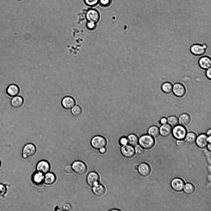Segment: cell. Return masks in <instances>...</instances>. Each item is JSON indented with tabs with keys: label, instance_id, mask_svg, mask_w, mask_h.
<instances>
[{
	"label": "cell",
	"instance_id": "1",
	"mask_svg": "<svg viewBox=\"0 0 211 211\" xmlns=\"http://www.w3.org/2000/svg\"><path fill=\"white\" fill-rule=\"evenodd\" d=\"M140 145L146 149H150L154 146L155 144L153 137L148 134H144L141 136L138 140Z\"/></svg>",
	"mask_w": 211,
	"mask_h": 211
},
{
	"label": "cell",
	"instance_id": "2",
	"mask_svg": "<svg viewBox=\"0 0 211 211\" xmlns=\"http://www.w3.org/2000/svg\"><path fill=\"white\" fill-rule=\"evenodd\" d=\"M171 133L174 137L176 139H184L187 134L186 129L183 125H177L174 127Z\"/></svg>",
	"mask_w": 211,
	"mask_h": 211
},
{
	"label": "cell",
	"instance_id": "3",
	"mask_svg": "<svg viewBox=\"0 0 211 211\" xmlns=\"http://www.w3.org/2000/svg\"><path fill=\"white\" fill-rule=\"evenodd\" d=\"M36 152V148L33 144L29 143L23 147L22 152L23 158L24 159H28L33 157Z\"/></svg>",
	"mask_w": 211,
	"mask_h": 211
},
{
	"label": "cell",
	"instance_id": "4",
	"mask_svg": "<svg viewBox=\"0 0 211 211\" xmlns=\"http://www.w3.org/2000/svg\"><path fill=\"white\" fill-rule=\"evenodd\" d=\"M107 143V140L105 138L100 135L94 137L91 141L92 146L96 149H99L102 147H105Z\"/></svg>",
	"mask_w": 211,
	"mask_h": 211
},
{
	"label": "cell",
	"instance_id": "5",
	"mask_svg": "<svg viewBox=\"0 0 211 211\" xmlns=\"http://www.w3.org/2000/svg\"><path fill=\"white\" fill-rule=\"evenodd\" d=\"M72 167L73 170L77 174L82 175L85 174L87 168L86 165L83 162L76 161L73 162Z\"/></svg>",
	"mask_w": 211,
	"mask_h": 211
},
{
	"label": "cell",
	"instance_id": "6",
	"mask_svg": "<svg viewBox=\"0 0 211 211\" xmlns=\"http://www.w3.org/2000/svg\"><path fill=\"white\" fill-rule=\"evenodd\" d=\"M86 17L88 22L96 23L99 19L100 14L97 10L94 9H90L87 11Z\"/></svg>",
	"mask_w": 211,
	"mask_h": 211
},
{
	"label": "cell",
	"instance_id": "7",
	"mask_svg": "<svg viewBox=\"0 0 211 211\" xmlns=\"http://www.w3.org/2000/svg\"><path fill=\"white\" fill-rule=\"evenodd\" d=\"M206 47V45L196 44L191 46L190 50L193 55L196 56H200L205 54Z\"/></svg>",
	"mask_w": 211,
	"mask_h": 211
},
{
	"label": "cell",
	"instance_id": "8",
	"mask_svg": "<svg viewBox=\"0 0 211 211\" xmlns=\"http://www.w3.org/2000/svg\"><path fill=\"white\" fill-rule=\"evenodd\" d=\"M172 91L174 95L178 97L184 96L186 92L185 87L182 84L176 83L173 86Z\"/></svg>",
	"mask_w": 211,
	"mask_h": 211
},
{
	"label": "cell",
	"instance_id": "9",
	"mask_svg": "<svg viewBox=\"0 0 211 211\" xmlns=\"http://www.w3.org/2000/svg\"><path fill=\"white\" fill-rule=\"evenodd\" d=\"M76 102L74 99L70 96H67L63 98L61 104L62 107L66 110H70L75 105Z\"/></svg>",
	"mask_w": 211,
	"mask_h": 211
},
{
	"label": "cell",
	"instance_id": "10",
	"mask_svg": "<svg viewBox=\"0 0 211 211\" xmlns=\"http://www.w3.org/2000/svg\"><path fill=\"white\" fill-rule=\"evenodd\" d=\"M122 154L127 158L133 157L135 154V150L133 146L127 144L122 146L121 148Z\"/></svg>",
	"mask_w": 211,
	"mask_h": 211
},
{
	"label": "cell",
	"instance_id": "11",
	"mask_svg": "<svg viewBox=\"0 0 211 211\" xmlns=\"http://www.w3.org/2000/svg\"><path fill=\"white\" fill-rule=\"evenodd\" d=\"M50 165L46 161L42 160L39 161L37 164L36 169L38 172L43 174H46L50 170Z\"/></svg>",
	"mask_w": 211,
	"mask_h": 211
},
{
	"label": "cell",
	"instance_id": "12",
	"mask_svg": "<svg viewBox=\"0 0 211 211\" xmlns=\"http://www.w3.org/2000/svg\"><path fill=\"white\" fill-rule=\"evenodd\" d=\"M19 87L15 83L10 84L7 87L6 92L8 95L11 97L18 95L20 93Z\"/></svg>",
	"mask_w": 211,
	"mask_h": 211
},
{
	"label": "cell",
	"instance_id": "13",
	"mask_svg": "<svg viewBox=\"0 0 211 211\" xmlns=\"http://www.w3.org/2000/svg\"><path fill=\"white\" fill-rule=\"evenodd\" d=\"M87 180L88 184L93 187L99 184V176L96 172H91L88 175Z\"/></svg>",
	"mask_w": 211,
	"mask_h": 211
},
{
	"label": "cell",
	"instance_id": "14",
	"mask_svg": "<svg viewBox=\"0 0 211 211\" xmlns=\"http://www.w3.org/2000/svg\"><path fill=\"white\" fill-rule=\"evenodd\" d=\"M171 185L172 188L176 192L182 191L184 186L183 181L179 178L174 179L171 181Z\"/></svg>",
	"mask_w": 211,
	"mask_h": 211
},
{
	"label": "cell",
	"instance_id": "15",
	"mask_svg": "<svg viewBox=\"0 0 211 211\" xmlns=\"http://www.w3.org/2000/svg\"><path fill=\"white\" fill-rule=\"evenodd\" d=\"M199 66L202 69L207 70L211 66V59L210 57L204 56L201 57L198 61Z\"/></svg>",
	"mask_w": 211,
	"mask_h": 211
},
{
	"label": "cell",
	"instance_id": "16",
	"mask_svg": "<svg viewBox=\"0 0 211 211\" xmlns=\"http://www.w3.org/2000/svg\"><path fill=\"white\" fill-rule=\"evenodd\" d=\"M207 136L204 133L200 134L196 139L197 145L200 148H204L207 145Z\"/></svg>",
	"mask_w": 211,
	"mask_h": 211
},
{
	"label": "cell",
	"instance_id": "17",
	"mask_svg": "<svg viewBox=\"0 0 211 211\" xmlns=\"http://www.w3.org/2000/svg\"><path fill=\"white\" fill-rule=\"evenodd\" d=\"M138 170L140 175L143 176L148 175L151 171L150 166L145 163H142L138 166Z\"/></svg>",
	"mask_w": 211,
	"mask_h": 211
},
{
	"label": "cell",
	"instance_id": "18",
	"mask_svg": "<svg viewBox=\"0 0 211 211\" xmlns=\"http://www.w3.org/2000/svg\"><path fill=\"white\" fill-rule=\"evenodd\" d=\"M24 99L20 96L17 95L11 98V105L14 108H19L23 105Z\"/></svg>",
	"mask_w": 211,
	"mask_h": 211
},
{
	"label": "cell",
	"instance_id": "19",
	"mask_svg": "<svg viewBox=\"0 0 211 211\" xmlns=\"http://www.w3.org/2000/svg\"><path fill=\"white\" fill-rule=\"evenodd\" d=\"M160 134L163 137H167L170 135L172 132L171 126L168 124H162L160 128Z\"/></svg>",
	"mask_w": 211,
	"mask_h": 211
},
{
	"label": "cell",
	"instance_id": "20",
	"mask_svg": "<svg viewBox=\"0 0 211 211\" xmlns=\"http://www.w3.org/2000/svg\"><path fill=\"white\" fill-rule=\"evenodd\" d=\"M92 191L96 196H101L104 194L105 189L103 185L98 184L93 186Z\"/></svg>",
	"mask_w": 211,
	"mask_h": 211
},
{
	"label": "cell",
	"instance_id": "21",
	"mask_svg": "<svg viewBox=\"0 0 211 211\" xmlns=\"http://www.w3.org/2000/svg\"><path fill=\"white\" fill-rule=\"evenodd\" d=\"M44 176L42 173L38 172L34 173L32 176L33 182L36 184H40L44 180Z\"/></svg>",
	"mask_w": 211,
	"mask_h": 211
},
{
	"label": "cell",
	"instance_id": "22",
	"mask_svg": "<svg viewBox=\"0 0 211 211\" xmlns=\"http://www.w3.org/2000/svg\"><path fill=\"white\" fill-rule=\"evenodd\" d=\"M191 118L190 116L187 113H184L179 116V121L180 124L183 126L188 125L190 122Z\"/></svg>",
	"mask_w": 211,
	"mask_h": 211
},
{
	"label": "cell",
	"instance_id": "23",
	"mask_svg": "<svg viewBox=\"0 0 211 211\" xmlns=\"http://www.w3.org/2000/svg\"><path fill=\"white\" fill-rule=\"evenodd\" d=\"M56 179L55 175L52 172H48L44 176V181L45 184L49 185L53 184Z\"/></svg>",
	"mask_w": 211,
	"mask_h": 211
},
{
	"label": "cell",
	"instance_id": "24",
	"mask_svg": "<svg viewBox=\"0 0 211 211\" xmlns=\"http://www.w3.org/2000/svg\"><path fill=\"white\" fill-rule=\"evenodd\" d=\"M127 137L128 143L130 145L132 146H135L137 145L139 139L136 134L133 133L130 134Z\"/></svg>",
	"mask_w": 211,
	"mask_h": 211
},
{
	"label": "cell",
	"instance_id": "25",
	"mask_svg": "<svg viewBox=\"0 0 211 211\" xmlns=\"http://www.w3.org/2000/svg\"><path fill=\"white\" fill-rule=\"evenodd\" d=\"M148 134L153 137L157 138L159 135V129L157 126L153 125L150 126L148 130Z\"/></svg>",
	"mask_w": 211,
	"mask_h": 211
},
{
	"label": "cell",
	"instance_id": "26",
	"mask_svg": "<svg viewBox=\"0 0 211 211\" xmlns=\"http://www.w3.org/2000/svg\"><path fill=\"white\" fill-rule=\"evenodd\" d=\"M173 85L169 82L163 83L161 86L162 91L165 93L169 94L171 92L172 90Z\"/></svg>",
	"mask_w": 211,
	"mask_h": 211
},
{
	"label": "cell",
	"instance_id": "27",
	"mask_svg": "<svg viewBox=\"0 0 211 211\" xmlns=\"http://www.w3.org/2000/svg\"><path fill=\"white\" fill-rule=\"evenodd\" d=\"M196 134L193 132H189L186 134L185 140L187 143L192 144L196 141Z\"/></svg>",
	"mask_w": 211,
	"mask_h": 211
},
{
	"label": "cell",
	"instance_id": "28",
	"mask_svg": "<svg viewBox=\"0 0 211 211\" xmlns=\"http://www.w3.org/2000/svg\"><path fill=\"white\" fill-rule=\"evenodd\" d=\"M183 188L185 192L188 194H192L195 191L194 186L190 183L186 184Z\"/></svg>",
	"mask_w": 211,
	"mask_h": 211
},
{
	"label": "cell",
	"instance_id": "29",
	"mask_svg": "<svg viewBox=\"0 0 211 211\" xmlns=\"http://www.w3.org/2000/svg\"><path fill=\"white\" fill-rule=\"evenodd\" d=\"M167 122L171 126H175L178 124L179 119L175 116H171L168 118Z\"/></svg>",
	"mask_w": 211,
	"mask_h": 211
},
{
	"label": "cell",
	"instance_id": "30",
	"mask_svg": "<svg viewBox=\"0 0 211 211\" xmlns=\"http://www.w3.org/2000/svg\"><path fill=\"white\" fill-rule=\"evenodd\" d=\"M71 112L72 114L75 116L80 115L82 112L81 107L78 105H75L71 109Z\"/></svg>",
	"mask_w": 211,
	"mask_h": 211
},
{
	"label": "cell",
	"instance_id": "31",
	"mask_svg": "<svg viewBox=\"0 0 211 211\" xmlns=\"http://www.w3.org/2000/svg\"><path fill=\"white\" fill-rule=\"evenodd\" d=\"M7 192V188L5 184L0 183V198H4Z\"/></svg>",
	"mask_w": 211,
	"mask_h": 211
},
{
	"label": "cell",
	"instance_id": "32",
	"mask_svg": "<svg viewBox=\"0 0 211 211\" xmlns=\"http://www.w3.org/2000/svg\"><path fill=\"white\" fill-rule=\"evenodd\" d=\"M84 1L87 5L90 7H93L99 3V0H84Z\"/></svg>",
	"mask_w": 211,
	"mask_h": 211
},
{
	"label": "cell",
	"instance_id": "33",
	"mask_svg": "<svg viewBox=\"0 0 211 211\" xmlns=\"http://www.w3.org/2000/svg\"><path fill=\"white\" fill-rule=\"evenodd\" d=\"M135 152L137 155H141L144 153V150L140 145H137L134 149Z\"/></svg>",
	"mask_w": 211,
	"mask_h": 211
},
{
	"label": "cell",
	"instance_id": "34",
	"mask_svg": "<svg viewBox=\"0 0 211 211\" xmlns=\"http://www.w3.org/2000/svg\"><path fill=\"white\" fill-rule=\"evenodd\" d=\"M112 1V0H99V3L101 6L106 7L110 5Z\"/></svg>",
	"mask_w": 211,
	"mask_h": 211
},
{
	"label": "cell",
	"instance_id": "35",
	"mask_svg": "<svg viewBox=\"0 0 211 211\" xmlns=\"http://www.w3.org/2000/svg\"><path fill=\"white\" fill-rule=\"evenodd\" d=\"M119 143L121 146H123L127 144L128 143L127 137H121L119 140Z\"/></svg>",
	"mask_w": 211,
	"mask_h": 211
},
{
	"label": "cell",
	"instance_id": "36",
	"mask_svg": "<svg viewBox=\"0 0 211 211\" xmlns=\"http://www.w3.org/2000/svg\"><path fill=\"white\" fill-rule=\"evenodd\" d=\"M65 172L67 173H71L72 172L73 169L72 167L70 165L66 166L64 169Z\"/></svg>",
	"mask_w": 211,
	"mask_h": 211
},
{
	"label": "cell",
	"instance_id": "37",
	"mask_svg": "<svg viewBox=\"0 0 211 211\" xmlns=\"http://www.w3.org/2000/svg\"><path fill=\"white\" fill-rule=\"evenodd\" d=\"M63 209L64 211H70L71 209L70 205L68 203L64 204L63 206Z\"/></svg>",
	"mask_w": 211,
	"mask_h": 211
},
{
	"label": "cell",
	"instance_id": "38",
	"mask_svg": "<svg viewBox=\"0 0 211 211\" xmlns=\"http://www.w3.org/2000/svg\"><path fill=\"white\" fill-rule=\"evenodd\" d=\"M205 75L206 77L209 79H211V68H210L207 70L205 72Z\"/></svg>",
	"mask_w": 211,
	"mask_h": 211
},
{
	"label": "cell",
	"instance_id": "39",
	"mask_svg": "<svg viewBox=\"0 0 211 211\" xmlns=\"http://www.w3.org/2000/svg\"><path fill=\"white\" fill-rule=\"evenodd\" d=\"M95 26V23L88 22L87 23V27L90 29L94 28Z\"/></svg>",
	"mask_w": 211,
	"mask_h": 211
},
{
	"label": "cell",
	"instance_id": "40",
	"mask_svg": "<svg viewBox=\"0 0 211 211\" xmlns=\"http://www.w3.org/2000/svg\"><path fill=\"white\" fill-rule=\"evenodd\" d=\"M177 145L179 147H182L185 144L184 141L182 140H179L176 141Z\"/></svg>",
	"mask_w": 211,
	"mask_h": 211
},
{
	"label": "cell",
	"instance_id": "41",
	"mask_svg": "<svg viewBox=\"0 0 211 211\" xmlns=\"http://www.w3.org/2000/svg\"><path fill=\"white\" fill-rule=\"evenodd\" d=\"M159 122V123L162 124H167V119L164 117H162L161 119Z\"/></svg>",
	"mask_w": 211,
	"mask_h": 211
},
{
	"label": "cell",
	"instance_id": "42",
	"mask_svg": "<svg viewBox=\"0 0 211 211\" xmlns=\"http://www.w3.org/2000/svg\"><path fill=\"white\" fill-rule=\"evenodd\" d=\"M99 150V152L102 154H104L106 151V149L105 147H102Z\"/></svg>",
	"mask_w": 211,
	"mask_h": 211
},
{
	"label": "cell",
	"instance_id": "43",
	"mask_svg": "<svg viewBox=\"0 0 211 211\" xmlns=\"http://www.w3.org/2000/svg\"><path fill=\"white\" fill-rule=\"evenodd\" d=\"M211 134V130L210 129H209L206 132V135L207 136H210Z\"/></svg>",
	"mask_w": 211,
	"mask_h": 211
},
{
	"label": "cell",
	"instance_id": "44",
	"mask_svg": "<svg viewBox=\"0 0 211 211\" xmlns=\"http://www.w3.org/2000/svg\"><path fill=\"white\" fill-rule=\"evenodd\" d=\"M207 141L208 142L210 143L211 141V136H209L207 137Z\"/></svg>",
	"mask_w": 211,
	"mask_h": 211
},
{
	"label": "cell",
	"instance_id": "45",
	"mask_svg": "<svg viewBox=\"0 0 211 211\" xmlns=\"http://www.w3.org/2000/svg\"><path fill=\"white\" fill-rule=\"evenodd\" d=\"M207 147L208 149V150L210 151L211 150V144L210 143H209L207 146Z\"/></svg>",
	"mask_w": 211,
	"mask_h": 211
},
{
	"label": "cell",
	"instance_id": "46",
	"mask_svg": "<svg viewBox=\"0 0 211 211\" xmlns=\"http://www.w3.org/2000/svg\"><path fill=\"white\" fill-rule=\"evenodd\" d=\"M208 162L209 164L211 163V158L210 156L208 158Z\"/></svg>",
	"mask_w": 211,
	"mask_h": 211
},
{
	"label": "cell",
	"instance_id": "47",
	"mask_svg": "<svg viewBox=\"0 0 211 211\" xmlns=\"http://www.w3.org/2000/svg\"><path fill=\"white\" fill-rule=\"evenodd\" d=\"M135 169L136 170H138V166H136L134 167Z\"/></svg>",
	"mask_w": 211,
	"mask_h": 211
},
{
	"label": "cell",
	"instance_id": "48",
	"mask_svg": "<svg viewBox=\"0 0 211 211\" xmlns=\"http://www.w3.org/2000/svg\"><path fill=\"white\" fill-rule=\"evenodd\" d=\"M1 160H0V168L1 167Z\"/></svg>",
	"mask_w": 211,
	"mask_h": 211
},
{
	"label": "cell",
	"instance_id": "49",
	"mask_svg": "<svg viewBox=\"0 0 211 211\" xmlns=\"http://www.w3.org/2000/svg\"><path fill=\"white\" fill-rule=\"evenodd\" d=\"M18 0V1H21V0Z\"/></svg>",
	"mask_w": 211,
	"mask_h": 211
}]
</instances>
